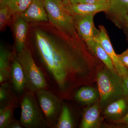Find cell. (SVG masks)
Wrapping results in <instances>:
<instances>
[{
    "label": "cell",
    "instance_id": "3957f363",
    "mask_svg": "<svg viewBox=\"0 0 128 128\" xmlns=\"http://www.w3.org/2000/svg\"><path fill=\"white\" fill-rule=\"evenodd\" d=\"M50 22L64 34L73 38L81 37L76 29L74 17L61 0H43Z\"/></svg>",
    "mask_w": 128,
    "mask_h": 128
},
{
    "label": "cell",
    "instance_id": "7402d4cb",
    "mask_svg": "<svg viewBox=\"0 0 128 128\" xmlns=\"http://www.w3.org/2000/svg\"><path fill=\"white\" fill-rule=\"evenodd\" d=\"M0 87V106L5 105L6 104L16 101V98L12 94L10 89V84L6 82L1 84Z\"/></svg>",
    "mask_w": 128,
    "mask_h": 128
},
{
    "label": "cell",
    "instance_id": "ba28073f",
    "mask_svg": "<svg viewBox=\"0 0 128 128\" xmlns=\"http://www.w3.org/2000/svg\"><path fill=\"white\" fill-rule=\"evenodd\" d=\"M108 7L104 12L108 19L122 30L124 18L128 15V0H108Z\"/></svg>",
    "mask_w": 128,
    "mask_h": 128
},
{
    "label": "cell",
    "instance_id": "9c48e42d",
    "mask_svg": "<svg viewBox=\"0 0 128 128\" xmlns=\"http://www.w3.org/2000/svg\"><path fill=\"white\" fill-rule=\"evenodd\" d=\"M73 16L78 34L85 42L98 35V29L96 28L94 24V16Z\"/></svg>",
    "mask_w": 128,
    "mask_h": 128
},
{
    "label": "cell",
    "instance_id": "f546056e",
    "mask_svg": "<svg viewBox=\"0 0 128 128\" xmlns=\"http://www.w3.org/2000/svg\"><path fill=\"white\" fill-rule=\"evenodd\" d=\"M9 0H0V8L7 7Z\"/></svg>",
    "mask_w": 128,
    "mask_h": 128
},
{
    "label": "cell",
    "instance_id": "d4e9b609",
    "mask_svg": "<svg viewBox=\"0 0 128 128\" xmlns=\"http://www.w3.org/2000/svg\"><path fill=\"white\" fill-rule=\"evenodd\" d=\"M122 78L124 96L128 101V74Z\"/></svg>",
    "mask_w": 128,
    "mask_h": 128
},
{
    "label": "cell",
    "instance_id": "5b68a950",
    "mask_svg": "<svg viewBox=\"0 0 128 128\" xmlns=\"http://www.w3.org/2000/svg\"><path fill=\"white\" fill-rule=\"evenodd\" d=\"M21 112L19 122L23 128H50L40 106L36 94L26 89L20 100Z\"/></svg>",
    "mask_w": 128,
    "mask_h": 128
},
{
    "label": "cell",
    "instance_id": "603a6c76",
    "mask_svg": "<svg viewBox=\"0 0 128 128\" xmlns=\"http://www.w3.org/2000/svg\"><path fill=\"white\" fill-rule=\"evenodd\" d=\"M12 14L8 6L0 9V30L3 29L10 22Z\"/></svg>",
    "mask_w": 128,
    "mask_h": 128
},
{
    "label": "cell",
    "instance_id": "83f0119b",
    "mask_svg": "<svg viewBox=\"0 0 128 128\" xmlns=\"http://www.w3.org/2000/svg\"><path fill=\"white\" fill-rule=\"evenodd\" d=\"M115 123L121 126L126 127V128H128V112L125 116Z\"/></svg>",
    "mask_w": 128,
    "mask_h": 128
},
{
    "label": "cell",
    "instance_id": "1f68e13d",
    "mask_svg": "<svg viewBox=\"0 0 128 128\" xmlns=\"http://www.w3.org/2000/svg\"><path fill=\"white\" fill-rule=\"evenodd\" d=\"M82 0H70V2L71 4H73L80 3Z\"/></svg>",
    "mask_w": 128,
    "mask_h": 128
},
{
    "label": "cell",
    "instance_id": "484cf974",
    "mask_svg": "<svg viewBox=\"0 0 128 128\" xmlns=\"http://www.w3.org/2000/svg\"><path fill=\"white\" fill-rule=\"evenodd\" d=\"M80 3L102 4L108 3V0H82Z\"/></svg>",
    "mask_w": 128,
    "mask_h": 128
},
{
    "label": "cell",
    "instance_id": "7a4b0ae2",
    "mask_svg": "<svg viewBox=\"0 0 128 128\" xmlns=\"http://www.w3.org/2000/svg\"><path fill=\"white\" fill-rule=\"evenodd\" d=\"M96 81L102 109L113 101L124 97L122 76L116 72L108 68L103 64L97 72Z\"/></svg>",
    "mask_w": 128,
    "mask_h": 128
},
{
    "label": "cell",
    "instance_id": "5bb4252c",
    "mask_svg": "<svg viewBox=\"0 0 128 128\" xmlns=\"http://www.w3.org/2000/svg\"><path fill=\"white\" fill-rule=\"evenodd\" d=\"M28 28L27 22L19 14L16 15L13 22V31L17 54L22 52L26 45V39Z\"/></svg>",
    "mask_w": 128,
    "mask_h": 128
},
{
    "label": "cell",
    "instance_id": "7c38bea8",
    "mask_svg": "<svg viewBox=\"0 0 128 128\" xmlns=\"http://www.w3.org/2000/svg\"><path fill=\"white\" fill-rule=\"evenodd\" d=\"M10 80L16 92L22 95L26 89V79L22 65L15 54H12Z\"/></svg>",
    "mask_w": 128,
    "mask_h": 128
},
{
    "label": "cell",
    "instance_id": "8992f818",
    "mask_svg": "<svg viewBox=\"0 0 128 128\" xmlns=\"http://www.w3.org/2000/svg\"><path fill=\"white\" fill-rule=\"evenodd\" d=\"M38 102L50 128H54L63 106L62 98L49 89L35 92Z\"/></svg>",
    "mask_w": 128,
    "mask_h": 128
},
{
    "label": "cell",
    "instance_id": "8fae6325",
    "mask_svg": "<svg viewBox=\"0 0 128 128\" xmlns=\"http://www.w3.org/2000/svg\"><path fill=\"white\" fill-rule=\"evenodd\" d=\"M105 118L115 122L125 116L128 112V101L124 97L108 104L103 110Z\"/></svg>",
    "mask_w": 128,
    "mask_h": 128
},
{
    "label": "cell",
    "instance_id": "e0dca14e",
    "mask_svg": "<svg viewBox=\"0 0 128 128\" xmlns=\"http://www.w3.org/2000/svg\"><path fill=\"white\" fill-rule=\"evenodd\" d=\"M12 54L1 44L0 46V83L10 80L11 65Z\"/></svg>",
    "mask_w": 128,
    "mask_h": 128
},
{
    "label": "cell",
    "instance_id": "4fadbf2b",
    "mask_svg": "<svg viewBox=\"0 0 128 128\" xmlns=\"http://www.w3.org/2000/svg\"><path fill=\"white\" fill-rule=\"evenodd\" d=\"M102 108L99 102L86 108L83 112L80 128H100L102 122L101 112Z\"/></svg>",
    "mask_w": 128,
    "mask_h": 128
},
{
    "label": "cell",
    "instance_id": "4316f807",
    "mask_svg": "<svg viewBox=\"0 0 128 128\" xmlns=\"http://www.w3.org/2000/svg\"><path fill=\"white\" fill-rule=\"evenodd\" d=\"M122 30L123 31L126 36V40L128 42V15L124 18Z\"/></svg>",
    "mask_w": 128,
    "mask_h": 128
},
{
    "label": "cell",
    "instance_id": "d6986e66",
    "mask_svg": "<svg viewBox=\"0 0 128 128\" xmlns=\"http://www.w3.org/2000/svg\"><path fill=\"white\" fill-rule=\"evenodd\" d=\"M16 105V101H12L0 106V128H8L14 118L13 113Z\"/></svg>",
    "mask_w": 128,
    "mask_h": 128
},
{
    "label": "cell",
    "instance_id": "9a60e30c",
    "mask_svg": "<svg viewBox=\"0 0 128 128\" xmlns=\"http://www.w3.org/2000/svg\"><path fill=\"white\" fill-rule=\"evenodd\" d=\"M108 7V3L102 4L78 3L70 4L66 8L73 16H95L101 12H105Z\"/></svg>",
    "mask_w": 128,
    "mask_h": 128
},
{
    "label": "cell",
    "instance_id": "2e32d148",
    "mask_svg": "<svg viewBox=\"0 0 128 128\" xmlns=\"http://www.w3.org/2000/svg\"><path fill=\"white\" fill-rule=\"evenodd\" d=\"M86 43L93 54L105 66L112 71L116 72L112 60L101 44L98 35Z\"/></svg>",
    "mask_w": 128,
    "mask_h": 128
},
{
    "label": "cell",
    "instance_id": "44dd1931",
    "mask_svg": "<svg viewBox=\"0 0 128 128\" xmlns=\"http://www.w3.org/2000/svg\"><path fill=\"white\" fill-rule=\"evenodd\" d=\"M32 2V0H9L8 6L12 15L20 14L27 9Z\"/></svg>",
    "mask_w": 128,
    "mask_h": 128
},
{
    "label": "cell",
    "instance_id": "ac0fdd59",
    "mask_svg": "<svg viewBox=\"0 0 128 128\" xmlns=\"http://www.w3.org/2000/svg\"><path fill=\"white\" fill-rule=\"evenodd\" d=\"M74 96L76 101L84 104H94L100 101L98 89L89 86L80 88L76 92Z\"/></svg>",
    "mask_w": 128,
    "mask_h": 128
},
{
    "label": "cell",
    "instance_id": "ffe728a7",
    "mask_svg": "<svg viewBox=\"0 0 128 128\" xmlns=\"http://www.w3.org/2000/svg\"><path fill=\"white\" fill-rule=\"evenodd\" d=\"M74 124L70 108L63 103L62 110L54 128H72Z\"/></svg>",
    "mask_w": 128,
    "mask_h": 128
},
{
    "label": "cell",
    "instance_id": "f1b7e54d",
    "mask_svg": "<svg viewBox=\"0 0 128 128\" xmlns=\"http://www.w3.org/2000/svg\"><path fill=\"white\" fill-rule=\"evenodd\" d=\"M23 128L19 121L13 118V120L8 126V128Z\"/></svg>",
    "mask_w": 128,
    "mask_h": 128
},
{
    "label": "cell",
    "instance_id": "6da1fadb",
    "mask_svg": "<svg viewBox=\"0 0 128 128\" xmlns=\"http://www.w3.org/2000/svg\"><path fill=\"white\" fill-rule=\"evenodd\" d=\"M32 27L34 41L30 49L49 89L68 99L79 87L90 86L96 81L102 63L82 38H70L50 22H36Z\"/></svg>",
    "mask_w": 128,
    "mask_h": 128
},
{
    "label": "cell",
    "instance_id": "30bf717a",
    "mask_svg": "<svg viewBox=\"0 0 128 128\" xmlns=\"http://www.w3.org/2000/svg\"><path fill=\"white\" fill-rule=\"evenodd\" d=\"M19 15L28 22H47L49 21L43 0H32L27 9Z\"/></svg>",
    "mask_w": 128,
    "mask_h": 128
},
{
    "label": "cell",
    "instance_id": "4dcf8cb0",
    "mask_svg": "<svg viewBox=\"0 0 128 128\" xmlns=\"http://www.w3.org/2000/svg\"><path fill=\"white\" fill-rule=\"evenodd\" d=\"M62 1H63V3H64V4L66 7L71 4L70 2V0H63Z\"/></svg>",
    "mask_w": 128,
    "mask_h": 128
},
{
    "label": "cell",
    "instance_id": "cb8c5ba5",
    "mask_svg": "<svg viewBox=\"0 0 128 128\" xmlns=\"http://www.w3.org/2000/svg\"><path fill=\"white\" fill-rule=\"evenodd\" d=\"M118 56L121 63L128 70V47L125 51Z\"/></svg>",
    "mask_w": 128,
    "mask_h": 128
},
{
    "label": "cell",
    "instance_id": "277c9868",
    "mask_svg": "<svg viewBox=\"0 0 128 128\" xmlns=\"http://www.w3.org/2000/svg\"><path fill=\"white\" fill-rule=\"evenodd\" d=\"M17 54L25 74L26 89L35 93L41 89H49L44 74L35 61L27 44L22 52Z\"/></svg>",
    "mask_w": 128,
    "mask_h": 128
},
{
    "label": "cell",
    "instance_id": "52a82bcc",
    "mask_svg": "<svg viewBox=\"0 0 128 128\" xmlns=\"http://www.w3.org/2000/svg\"><path fill=\"white\" fill-rule=\"evenodd\" d=\"M98 37L101 44L109 56L114 64L117 73L122 76L125 77L128 74V70L122 64L114 52L109 35L104 26L99 25Z\"/></svg>",
    "mask_w": 128,
    "mask_h": 128
}]
</instances>
